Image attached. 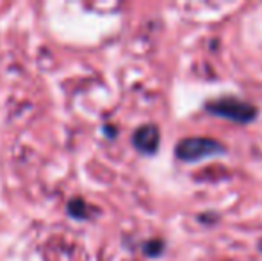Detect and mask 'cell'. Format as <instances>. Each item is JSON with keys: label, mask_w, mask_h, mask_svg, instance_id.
Returning <instances> with one entry per match:
<instances>
[{"label": "cell", "mask_w": 262, "mask_h": 261, "mask_svg": "<svg viewBox=\"0 0 262 261\" xmlns=\"http://www.w3.org/2000/svg\"><path fill=\"white\" fill-rule=\"evenodd\" d=\"M207 108L214 115L225 116V118L235 120V122H250L255 118L257 113V109L252 104L239 101V98H220V101L209 104Z\"/></svg>", "instance_id": "obj_1"}, {"label": "cell", "mask_w": 262, "mask_h": 261, "mask_svg": "<svg viewBox=\"0 0 262 261\" xmlns=\"http://www.w3.org/2000/svg\"><path fill=\"white\" fill-rule=\"evenodd\" d=\"M220 152H223V147L207 138H187L177 145V156L184 161H198Z\"/></svg>", "instance_id": "obj_2"}, {"label": "cell", "mask_w": 262, "mask_h": 261, "mask_svg": "<svg viewBox=\"0 0 262 261\" xmlns=\"http://www.w3.org/2000/svg\"><path fill=\"white\" fill-rule=\"evenodd\" d=\"M134 145L141 152L152 154L159 147V131L156 126H143L134 132Z\"/></svg>", "instance_id": "obj_3"}]
</instances>
